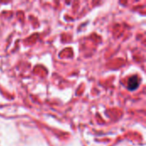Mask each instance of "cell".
I'll return each instance as SVG.
<instances>
[{
	"instance_id": "6da1fadb",
	"label": "cell",
	"mask_w": 146,
	"mask_h": 146,
	"mask_svg": "<svg viewBox=\"0 0 146 146\" xmlns=\"http://www.w3.org/2000/svg\"><path fill=\"white\" fill-rule=\"evenodd\" d=\"M139 86V79L137 76H133L129 79L127 87L129 90H135Z\"/></svg>"
}]
</instances>
